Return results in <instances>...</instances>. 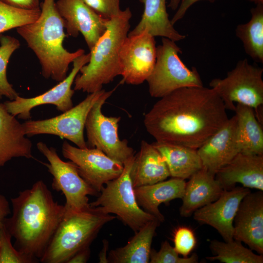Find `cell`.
Returning <instances> with one entry per match:
<instances>
[{"label":"cell","instance_id":"52a82bcc","mask_svg":"<svg viewBox=\"0 0 263 263\" xmlns=\"http://www.w3.org/2000/svg\"><path fill=\"white\" fill-rule=\"evenodd\" d=\"M182 53L176 42L162 38L154 68L146 80L151 97L160 98L180 88L204 86L197 69H189L181 59Z\"/></svg>","mask_w":263,"mask_h":263},{"label":"cell","instance_id":"7a4b0ae2","mask_svg":"<svg viewBox=\"0 0 263 263\" xmlns=\"http://www.w3.org/2000/svg\"><path fill=\"white\" fill-rule=\"evenodd\" d=\"M12 214L3 223L14 247L35 262L42 256L65 212L42 180L11 199Z\"/></svg>","mask_w":263,"mask_h":263},{"label":"cell","instance_id":"484cf974","mask_svg":"<svg viewBox=\"0 0 263 263\" xmlns=\"http://www.w3.org/2000/svg\"><path fill=\"white\" fill-rule=\"evenodd\" d=\"M160 222L157 219L146 224L122 247L112 250L108 256L113 263H148L151 245L157 227Z\"/></svg>","mask_w":263,"mask_h":263},{"label":"cell","instance_id":"f35d334b","mask_svg":"<svg viewBox=\"0 0 263 263\" xmlns=\"http://www.w3.org/2000/svg\"><path fill=\"white\" fill-rule=\"evenodd\" d=\"M10 214L11 210L9 202L4 195L0 194V220L3 221Z\"/></svg>","mask_w":263,"mask_h":263},{"label":"cell","instance_id":"60d3db41","mask_svg":"<svg viewBox=\"0 0 263 263\" xmlns=\"http://www.w3.org/2000/svg\"><path fill=\"white\" fill-rule=\"evenodd\" d=\"M181 0H169L168 7L172 10H176Z\"/></svg>","mask_w":263,"mask_h":263},{"label":"cell","instance_id":"4dcf8cb0","mask_svg":"<svg viewBox=\"0 0 263 263\" xmlns=\"http://www.w3.org/2000/svg\"><path fill=\"white\" fill-rule=\"evenodd\" d=\"M40 12V9L18 8L0 0V35L6 31L35 21L39 17Z\"/></svg>","mask_w":263,"mask_h":263},{"label":"cell","instance_id":"e0dca14e","mask_svg":"<svg viewBox=\"0 0 263 263\" xmlns=\"http://www.w3.org/2000/svg\"><path fill=\"white\" fill-rule=\"evenodd\" d=\"M233 239L246 244L252 250L263 254V192L245 195L233 222Z\"/></svg>","mask_w":263,"mask_h":263},{"label":"cell","instance_id":"7402d4cb","mask_svg":"<svg viewBox=\"0 0 263 263\" xmlns=\"http://www.w3.org/2000/svg\"><path fill=\"white\" fill-rule=\"evenodd\" d=\"M130 176L136 188L165 180L170 174L159 151L152 143L143 140L139 151L134 155Z\"/></svg>","mask_w":263,"mask_h":263},{"label":"cell","instance_id":"4fadbf2b","mask_svg":"<svg viewBox=\"0 0 263 263\" xmlns=\"http://www.w3.org/2000/svg\"><path fill=\"white\" fill-rule=\"evenodd\" d=\"M156 48L154 37L146 31L127 37L119 52L122 83L137 85L146 81L156 62Z\"/></svg>","mask_w":263,"mask_h":263},{"label":"cell","instance_id":"7c38bea8","mask_svg":"<svg viewBox=\"0 0 263 263\" xmlns=\"http://www.w3.org/2000/svg\"><path fill=\"white\" fill-rule=\"evenodd\" d=\"M62 152L64 157L75 165L85 182L99 193L104 184L118 177L123 170V164L96 148H80L64 141Z\"/></svg>","mask_w":263,"mask_h":263},{"label":"cell","instance_id":"f1b7e54d","mask_svg":"<svg viewBox=\"0 0 263 263\" xmlns=\"http://www.w3.org/2000/svg\"><path fill=\"white\" fill-rule=\"evenodd\" d=\"M210 248L214 256L207 257L210 261H218L224 263H263V254H255L233 239L228 242L211 241Z\"/></svg>","mask_w":263,"mask_h":263},{"label":"cell","instance_id":"9c48e42d","mask_svg":"<svg viewBox=\"0 0 263 263\" xmlns=\"http://www.w3.org/2000/svg\"><path fill=\"white\" fill-rule=\"evenodd\" d=\"M37 147L48 161L45 165L53 176L52 188L65 196V212L80 211L89 207L88 195L98 196L100 193L80 176L72 162L63 161L55 148L49 147L43 142H38Z\"/></svg>","mask_w":263,"mask_h":263},{"label":"cell","instance_id":"83f0119b","mask_svg":"<svg viewBox=\"0 0 263 263\" xmlns=\"http://www.w3.org/2000/svg\"><path fill=\"white\" fill-rule=\"evenodd\" d=\"M251 17L246 23L238 24L237 37L242 41L245 53L254 61L263 63V4L250 10Z\"/></svg>","mask_w":263,"mask_h":263},{"label":"cell","instance_id":"603a6c76","mask_svg":"<svg viewBox=\"0 0 263 263\" xmlns=\"http://www.w3.org/2000/svg\"><path fill=\"white\" fill-rule=\"evenodd\" d=\"M186 183L185 180L172 178L134 188V193L139 206L162 223L165 218L159 210V206L175 199H182Z\"/></svg>","mask_w":263,"mask_h":263},{"label":"cell","instance_id":"2e32d148","mask_svg":"<svg viewBox=\"0 0 263 263\" xmlns=\"http://www.w3.org/2000/svg\"><path fill=\"white\" fill-rule=\"evenodd\" d=\"M250 192L243 186L224 190L215 201L195 211L193 218L201 225L215 228L225 242L232 241L236 214L242 199Z\"/></svg>","mask_w":263,"mask_h":263},{"label":"cell","instance_id":"e575fe53","mask_svg":"<svg viewBox=\"0 0 263 263\" xmlns=\"http://www.w3.org/2000/svg\"><path fill=\"white\" fill-rule=\"evenodd\" d=\"M103 18L110 19L121 10L120 0H82Z\"/></svg>","mask_w":263,"mask_h":263},{"label":"cell","instance_id":"7bdbcfd3","mask_svg":"<svg viewBox=\"0 0 263 263\" xmlns=\"http://www.w3.org/2000/svg\"><path fill=\"white\" fill-rule=\"evenodd\" d=\"M3 224V221L0 220V238H1V229Z\"/></svg>","mask_w":263,"mask_h":263},{"label":"cell","instance_id":"d4e9b609","mask_svg":"<svg viewBox=\"0 0 263 263\" xmlns=\"http://www.w3.org/2000/svg\"><path fill=\"white\" fill-rule=\"evenodd\" d=\"M152 144L161 153L172 178H189L203 168L197 150L167 142Z\"/></svg>","mask_w":263,"mask_h":263},{"label":"cell","instance_id":"ffe728a7","mask_svg":"<svg viewBox=\"0 0 263 263\" xmlns=\"http://www.w3.org/2000/svg\"><path fill=\"white\" fill-rule=\"evenodd\" d=\"M32 147L22 124L0 103V167L14 158H33Z\"/></svg>","mask_w":263,"mask_h":263},{"label":"cell","instance_id":"d6986e66","mask_svg":"<svg viewBox=\"0 0 263 263\" xmlns=\"http://www.w3.org/2000/svg\"><path fill=\"white\" fill-rule=\"evenodd\" d=\"M215 178L224 190L238 183L263 191V155L239 152L215 174Z\"/></svg>","mask_w":263,"mask_h":263},{"label":"cell","instance_id":"277c9868","mask_svg":"<svg viewBox=\"0 0 263 263\" xmlns=\"http://www.w3.org/2000/svg\"><path fill=\"white\" fill-rule=\"evenodd\" d=\"M132 17L128 7L109 19L106 31L90 50L89 62L75 78L74 90L89 94L97 92L121 75L119 52L128 36Z\"/></svg>","mask_w":263,"mask_h":263},{"label":"cell","instance_id":"74e56055","mask_svg":"<svg viewBox=\"0 0 263 263\" xmlns=\"http://www.w3.org/2000/svg\"><path fill=\"white\" fill-rule=\"evenodd\" d=\"M90 254L89 247H85L74 254L66 263H85L88 260Z\"/></svg>","mask_w":263,"mask_h":263},{"label":"cell","instance_id":"5b68a950","mask_svg":"<svg viewBox=\"0 0 263 263\" xmlns=\"http://www.w3.org/2000/svg\"><path fill=\"white\" fill-rule=\"evenodd\" d=\"M116 217L103 212L98 207L65 212L39 261L66 263L76 252L89 247L102 227Z\"/></svg>","mask_w":263,"mask_h":263},{"label":"cell","instance_id":"8fae6325","mask_svg":"<svg viewBox=\"0 0 263 263\" xmlns=\"http://www.w3.org/2000/svg\"><path fill=\"white\" fill-rule=\"evenodd\" d=\"M105 90L90 93L76 106L51 118L28 120L22 124L27 136L48 134L58 136L74 143L80 148H87L84 130L88 114Z\"/></svg>","mask_w":263,"mask_h":263},{"label":"cell","instance_id":"d6a6232c","mask_svg":"<svg viewBox=\"0 0 263 263\" xmlns=\"http://www.w3.org/2000/svg\"><path fill=\"white\" fill-rule=\"evenodd\" d=\"M11 238L3 223L0 242V263H35L15 248L12 244Z\"/></svg>","mask_w":263,"mask_h":263},{"label":"cell","instance_id":"cb8c5ba5","mask_svg":"<svg viewBox=\"0 0 263 263\" xmlns=\"http://www.w3.org/2000/svg\"><path fill=\"white\" fill-rule=\"evenodd\" d=\"M144 6L141 19L128 36L138 35L146 31L152 36L169 38L175 42L182 40L186 36L174 27L167 11V0H139Z\"/></svg>","mask_w":263,"mask_h":263},{"label":"cell","instance_id":"5bb4252c","mask_svg":"<svg viewBox=\"0 0 263 263\" xmlns=\"http://www.w3.org/2000/svg\"><path fill=\"white\" fill-rule=\"evenodd\" d=\"M90 57L89 53L75 58L66 77L44 93L30 98L18 95L14 100L4 102L7 110L12 115L26 120L31 118V110L40 105H54L62 113L68 110L73 107L72 97L75 90L72 88V85L80 69L89 62Z\"/></svg>","mask_w":263,"mask_h":263},{"label":"cell","instance_id":"8992f818","mask_svg":"<svg viewBox=\"0 0 263 263\" xmlns=\"http://www.w3.org/2000/svg\"><path fill=\"white\" fill-rule=\"evenodd\" d=\"M263 68L252 65L247 59L240 60L223 78H216L209 82L227 109L234 111L237 103L253 108L261 123L263 105Z\"/></svg>","mask_w":263,"mask_h":263},{"label":"cell","instance_id":"8d00e7d4","mask_svg":"<svg viewBox=\"0 0 263 263\" xmlns=\"http://www.w3.org/2000/svg\"><path fill=\"white\" fill-rule=\"evenodd\" d=\"M6 3L13 7L26 9H39V0H1Z\"/></svg>","mask_w":263,"mask_h":263},{"label":"cell","instance_id":"9a60e30c","mask_svg":"<svg viewBox=\"0 0 263 263\" xmlns=\"http://www.w3.org/2000/svg\"><path fill=\"white\" fill-rule=\"evenodd\" d=\"M56 5L67 35L76 38L81 33L90 50L106 31L109 19L103 18L82 0H58Z\"/></svg>","mask_w":263,"mask_h":263},{"label":"cell","instance_id":"b9f144b4","mask_svg":"<svg viewBox=\"0 0 263 263\" xmlns=\"http://www.w3.org/2000/svg\"><path fill=\"white\" fill-rule=\"evenodd\" d=\"M250 2L254 3L256 5L259 4H263V0H246Z\"/></svg>","mask_w":263,"mask_h":263},{"label":"cell","instance_id":"6da1fadb","mask_svg":"<svg viewBox=\"0 0 263 263\" xmlns=\"http://www.w3.org/2000/svg\"><path fill=\"white\" fill-rule=\"evenodd\" d=\"M226 110L212 88L184 87L159 98L144 124L155 141L197 150L227 122Z\"/></svg>","mask_w":263,"mask_h":263},{"label":"cell","instance_id":"836d02e7","mask_svg":"<svg viewBox=\"0 0 263 263\" xmlns=\"http://www.w3.org/2000/svg\"><path fill=\"white\" fill-rule=\"evenodd\" d=\"M173 243L174 248L177 252L186 257L195 248L196 240L191 229L186 226H180L174 232Z\"/></svg>","mask_w":263,"mask_h":263},{"label":"cell","instance_id":"3957f363","mask_svg":"<svg viewBox=\"0 0 263 263\" xmlns=\"http://www.w3.org/2000/svg\"><path fill=\"white\" fill-rule=\"evenodd\" d=\"M40 10L36 20L17 28V32L38 58L43 76L59 82L67 76L70 64L85 51L70 52L63 47L65 27L55 0H43Z\"/></svg>","mask_w":263,"mask_h":263},{"label":"cell","instance_id":"d590c367","mask_svg":"<svg viewBox=\"0 0 263 263\" xmlns=\"http://www.w3.org/2000/svg\"><path fill=\"white\" fill-rule=\"evenodd\" d=\"M201 0L214 2L217 0H181L175 14L170 19L172 24L174 25L178 21L183 19L189 8L194 3Z\"/></svg>","mask_w":263,"mask_h":263},{"label":"cell","instance_id":"1f68e13d","mask_svg":"<svg viewBox=\"0 0 263 263\" xmlns=\"http://www.w3.org/2000/svg\"><path fill=\"white\" fill-rule=\"evenodd\" d=\"M198 256L196 253L190 257H181L169 243L165 241L161 244L160 250L156 251L151 249L150 263H196Z\"/></svg>","mask_w":263,"mask_h":263},{"label":"cell","instance_id":"ba28073f","mask_svg":"<svg viewBox=\"0 0 263 263\" xmlns=\"http://www.w3.org/2000/svg\"><path fill=\"white\" fill-rule=\"evenodd\" d=\"M134 155L123 163V170L116 178L107 182L97 199L90 203L106 214H114L134 233L155 217L138 205L130 176Z\"/></svg>","mask_w":263,"mask_h":263},{"label":"cell","instance_id":"30bf717a","mask_svg":"<svg viewBox=\"0 0 263 263\" xmlns=\"http://www.w3.org/2000/svg\"><path fill=\"white\" fill-rule=\"evenodd\" d=\"M115 90L105 91L90 110L85 125L86 144L87 147L96 148L123 164L134 152L127 140H121L119 137L118 129L121 118L107 116L102 112L103 105Z\"/></svg>","mask_w":263,"mask_h":263},{"label":"cell","instance_id":"4316f807","mask_svg":"<svg viewBox=\"0 0 263 263\" xmlns=\"http://www.w3.org/2000/svg\"><path fill=\"white\" fill-rule=\"evenodd\" d=\"M234 112L240 152L263 155V130L254 109L237 104Z\"/></svg>","mask_w":263,"mask_h":263},{"label":"cell","instance_id":"f546056e","mask_svg":"<svg viewBox=\"0 0 263 263\" xmlns=\"http://www.w3.org/2000/svg\"><path fill=\"white\" fill-rule=\"evenodd\" d=\"M20 45L19 40L16 38L0 35V99L5 96L10 100H13L19 95L12 85L8 82L6 73L9 59Z\"/></svg>","mask_w":263,"mask_h":263},{"label":"cell","instance_id":"ab89813d","mask_svg":"<svg viewBox=\"0 0 263 263\" xmlns=\"http://www.w3.org/2000/svg\"><path fill=\"white\" fill-rule=\"evenodd\" d=\"M109 247L108 242L106 240L103 241V247L99 255V263H108V258L107 257V252Z\"/></svg>","mask_w":263,"mask_h":263},{"label":"cell","instance_id":"44dd1931","mask_svg":"<svg viewBox=\"0 0 263 263\" xmlns=\"http://www.w3.org/2000/svg\"><path fill=\"white\" fill-rule=\"evenodd\" d=\"M224 190L215 175L203 167L186 183L180 215L190 216L197 209L217 199Z\"/></svg>","mask_w":263,"mask_h":263},{"label":"cell","instance_id":"ac0fdd59","mask_svg":"<svg viewBox=\"0 0 263 263\" xmlns=\"http://www.w3.org/2000/svg\"><path fill=\"white\" fill-rule=\"evenodd\" d=\"M202 166L215 174L228 164L240 150L237 135V117L235 114L197 150Z\"/></svg>","mask_w":263,"mask_h":263}]
</instances>
